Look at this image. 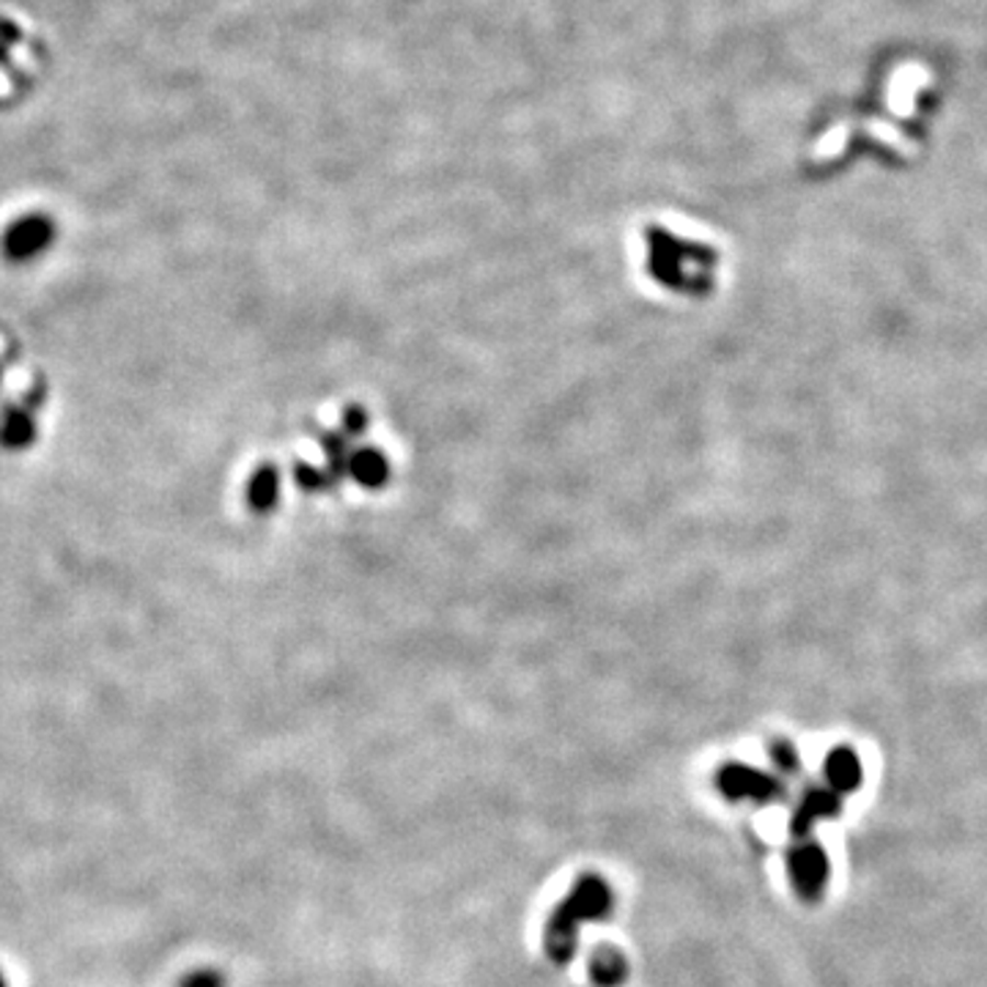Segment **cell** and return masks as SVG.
I'll return each instance as SVG.
<instances>
[{
	"label": "cell",
	"mask_w": 987,
	"mask_h": 987,
	"mask_svg": "<svg viewBox=\"0 0 987 987\" xmlns=\"http://www.w3.org/2000/svg\"><path fill=\"white\" fill-rule=\"evenodd\" d=\"M716 787L729 801H755V804H771L782 798V784L768 773L757 771L751 765L729 762L716 773Z\"/></svg>",
	"instance_id": "obj_2"
},
{
	"label": "cell",
	"mask_w": 987,
	"mask_h": 987,
	"mask_svg": "<svg viewBox=\"0 0 987 987\" xmlns=\"http://www.w3.org/2000/svg\"><path fill=\"white\" fill-rule=\"evenodd\" d=\"M787 872L795 894L804 903H817L828 877V861L820 844L798 842L787 850Z\"/></svg>",
	"instance_id": "obj_3"
},
{
	"label": "cell",
	"mask_w": 987,
	"mask_h": 987,
	"mask_svg": "<svg viewBox=\"0 0 987 987\" xmlns=\"http://www.w3.org/2000/svg\"><path fill=\"white\" fill-rule=\"evenodd\" d=\"M0 987H9V985H5V979H3V974H0Z\"/></svg>",
	"instance_id": "obj_13"
},
{
	"label": "cell",
	"mask_w": 987,
	"mask_h": 987,
	"mask_svg": "<svg viewBox=\"0 0 987 987\" xmlns=\"http://www.w3.org/2000/svg\"><path fill=\"white\" fill-rule=\"evenodd\" d=\"M826 776H828V782H831L833 793H850V790H853L861 779L859 757H855L850 749L831 751L826 760Z\"/></svg>",
	"instance_id": "obj_8"
},
{
	"label": "cell",
	"mask_w": 987,
	"mask_h": 987,
	"mask_svg": "<svg viewBox=\"0 0 987 987\" xmlns=\"http://www.w3.org/2000/svg\"><path fill=\"white\" fill-rule=\"evenodd\" d=\"M837 809L839 798L833 790H809V793L798 801L793 815H790V831H793V837H806L817 820L837 815Z\"/></svg>",
	"instance_id": "obj_5"
},
{
	"label": "cell",
	"mask_w": 987,
	"mask_h": 987,
	"mask_svg": "<svg viewBox=\"0 0 987 987\" xmlns=\"http://www.w3.org/2000/svg\"><path fill=\"white\" fill-rule=\"evenodd\" d=\"M277 491H280V477L272 466H261L256 475L250 477V486H247V502H250L252 513H269V510L277 504Z\"/></svg>",
	"instance_id": "obj_9"
},
{
	"label": "cell",
	"mask_w": 987,
	"mask_h": 987,
	"mask_svg": "<svg viewBox=\"0 0 987 987\" xmlns=\"http://www.w3.org/2000/svg\"><path fill=\"white\" fill-rule=\"evenodd\" d=\"M771 757H773V762H776V765L782 768V771H787V773L798 771V757H795L793 746L773 744L771 746Z\"/></svg>",
	"instance_id": "obj_11"
},
{
	"label": "cell",
	"mask_w": 987,
	"mask_h": 987,
	"mask_svg": "<svg viewBox=\"0 0 987 987\" xmlns=\"http://www.w3.org/2000/svg\"><path fill=\"white\" fill-rule=\"evenodd\" d=\"M36 439V422L27 409H9L0 422V447L5 450H25Z\"/></svg>",
	"instance_id": "obj_7"
},
{
	"label": "cell",
	"mask_w": 987,
	"mask_h": 987,
	"mask_svg": "<svg viewBox=\"0 0 987 987\" xmlns=\"http://www.w3.org/2000/svg\"><path fill=\"white\" fill-rule=\"evenodd\" d=\"M351 475L362 483V486H382L384 475H387V466H384L382 455L371 453V450H362L351 458L349 464Z\"/></svg>",
	"instance_id": "obj_10"
},
{
	"label": "cell",
	"mask_w": 987,
	"mask_h": 987,
	"mask_svg": "<svg viewBox=\"0 0 987 987\" xmlns=\"http://www.w3.org/2000/svg\"><path fill=\"white\" fill-rule=\"evenodd\" d=\"M614 897L609 883L598 872H585L570 886V892L559 899L557 908L548 914L543 930V952L554 965H568L576 954V941L585 921L606 919Z\"/></svg>",
	"instance_id": "obj_1"
},
{
	"label": "cell",
	"mask_w": 987,
	"mask_h": 987,
	"mask_svg": "<svg viewBox=\"0 0 987 987\" xmlns=\"http://www.w3.org/2000/svg\"><path fill=\"white\" fill-rule=\"evenodd\" d=\"M55 239V228L49 223V217L42 214H31V217L20 219V223L11 225L3 236V252L9 261L25 263L31 258L42 256Z\"/></svg>",
	"instance_id": "obj_4"
},
{
	"label": "cell",
	"mask_w": 987,
	"mask_h": 987,
	"mask_svg": "<svg viewBox=\"0 0 987 987\" xmlns=\"http://www.w3.org/2000/svg\"><path fill=\"white\" fill-rule=\"evenodd\" d=\"M184 987H223V976L214 974V971H195V974L186 976Z\"/></svg>",
	"instance_id": "obj_12"
},
{
	"label": "cell",
	"mask_w": 987,
	"mask_h": 987,
	"mask_svg": "<svg viewBox=\"0 0 987 987\" xmlns=\"http://www.w3.org/2000/svg\"><path fill=\"white\" fill-rule=\"evenodd\" d=\"M590 979L595 987H620L628 979V963L614 946H598L590 954Z\"/></svg>",
	"instance_id": "obj_6"
}]
</instances>
